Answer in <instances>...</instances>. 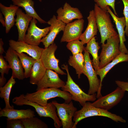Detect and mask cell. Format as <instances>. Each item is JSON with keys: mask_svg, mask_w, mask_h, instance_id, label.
I'll use <instances>...</instances> for the list:
<instances>
[{"mask_svg": "<svg viewBox=\"0 0 128 128\" xmlns=\"http://www.w3.org/2000/svg\"><path fill=\"white\" fill-rule=\"evenodd\" d=\"M24 96L31 101L42 106L46 105L49 99L56 97L63 99L67 103L72 100V95L68 92L52 87L43 89L32 93H27L25 95L24 94Z\"/></svg>", "mask_w": 128, "mask_h": 128, "instance_id": "obj_1", "label": "cell"}, {"mask_svg": "<svg viewBox=\"0 0 128 128\" xmlns=\"http://www.w3.org/2000/svg\"><path fill=\"white\" fill-rule=\"evenodd\" d=\"M12 102L18 106L25 105L32 106L34 108L40 117H48L52 119L55 128H60L62 126L61 121L56 113V107L52 102L48 103L45 106L41 105L27 100L24 97V94H22L14 97L12 100Z\"/></svg>", "mask_w": 128, "mask_h": 128, "instance_id": "obj_2", "label": "cell"}, {"mask_svg": "<svg viewBox=\"0 0 128 128\" xmlns=\"http://www.w3.org/2000/svg\"><path fill=\"white\" fill-rule=\"evenodd\" d=\"M96 116L107 117L117 122L125 123L126 122V120L120 116L94 106L91 103L87 101L80 110L75 112L73 119L74 122L73 128H76L77 124L82 120L88 117Z\"/></svg>", "mask_w": 128, "mask_h": 128, "instance_id": "obj_3", "label": "cell"}, {"mask_svg": "<svg viewBox=\"0 0 128 128\" xmlns=\"http://www.w3.org/2000/svg\"><path fill=\"white\" fill-rule=\"evenodd\" d=\"M94 11L98 29L100 33L102 44L106 40L118 34L114 27L109 13L101 9L96 3Z\"/></svg>", "mask_w": 128, "mask_h": 128, "instance_id": "obj_4", "label": "cell"}, {"mask_svg": "<svg viewBox=\"0 0 128 128\" xmlns=\"http://www.w3.org/2000/svg\"><path fill=\"white\" fill-rule=\"evenodd\" d=\"M62 68L66 71L67 78L65 85L61 89L71 95L72 100L78 102L82 106L87 101H94L96 100V93L91 95L86 94L74 82L69 74L67 65L63 64Z\"/></svg>", "mask_w": 128, "mask_h": 128, "instance_id": "obj_5", "label": "cell"}, {"mask_svg": "<svg viewBox=\"0 0 128 128\" xmlns=\"http://www.w3.org/2000/svg\"><path fill=\"white\" fill-rule=\"evenodd\" d=\"M107 40L106 44L101 45L102 49L99 56L100 69L104 67L121 53L119 49L120 39L118 34Z\"/></svg>", "mask_w": 128, "mask_h": 128, "instance_id": "obj_6", "label": "cell"}, {"mask_svg": "<svg viewBox=\"0 0 128 128\" xmlns=\"http://www.w3.org/2000/svg\"><path fill=\"white\" fill-rule=\"evenodd\" d=\"M84 52L85 62L83 74L87 77L89 82V88L87 94L91 95L97 92L96 98H98L102 96L101 93L102 86L100 80L98 78L92 66L89 53L85 50Z\"/></svg>", "mask_w": 128, "mask_h": 128, "instance_id": "obj_7", "label": "cell"}, {"mask_svg": "<svg viewBox=\"0 0 128 128\" xmlns=\"http://www.w3.org/2000/svg\"><path fill=\"white\" fill-rule=\"evenodd\" d=\"M52 102L55 106L59 119L62 123L63 128H73L74 122L72 121L77 108L74 105L72 101L69 103H58L56 101Z\"/></svg>", "mask_w": 128, "mask_h": 128, "instance_id": "obj_8", "label": "cell"}, {"mask_svg": "<svg viewBox=\"0 0 128 128\" xmlns=\"http://www.w3.org/2000/svg\"><path fill=\"white\" fill-rule=\"evenodd\" d=\"M125 92L118 87L111 92L99 97L91 104L94 106L108 111L120 102Z\"/></svg>", "mask_w": 128, "mask_h": 128, "instance_id": "obj_9", "label": "cell"}, {"mask_svg": "<svg viewBox=\"0 0 128 128\" xmlns=\"http://www.w3.org/2000/svg\"><path fill=\"white\" fill-rule=\"evenodd\" d=\"M57 46L54 42L48 47L44 49L40 59L46 69L54 70L62 75L67 74L60 69L59 65V60L55 57V53Z\"/></svg>", "mask_w": 128, "mask_h": 128, "instance_id": "obj_10", "label": "cell"}, {"mask_svg": "<svg viewBox=\"0 0 128 128\" xmlns=\"http://www.w3.org/2000/svg\"><path fill=\"white\" fill-rule=\"evenodd\" d=\"M37 20L33 18L30 22L29 27L25 35L24 42L28 44L38 46L41 39L45 37L49 32L50 27L41 29L36 25Z\"/></svg>", "mask_w": 128, "mask_h": 128, "instance_id": "obj_11", "label": "cell"}, {"mask_svg": "<svg viewBox=\"0 0 128 128\" xmlns=\"http://www.w3.org/2000/svg\"><path fill=\"white\" fill-rule=\"evenodd\" d=\"M84 23V20L82 18L66 24L60 41L68 42L79 40L82 33Z\"/></svg>", "mask_w": 128, "mask_h": 128, "instance_id": "obj_12", "label": "cell"}, {"mask_svg": "<svg viewBox=\"0 0 128 128\" xmlns=\"http://www.w3.org/2000/svg\"><path fill=\"white\" fill-rule=\"evenodd\" d=\"M4 58L8 62L12 69V76L13 78L19 80H22L25 78L22 63L15 51L9 47Z\"/></svg>", "mask_w": 128, "mask_h": 128, "instance_id": "obj_13", "label": "cell"}, {"mask_svg": "<svg viewBox=\"0 0 128 128\" xmlns=\"http://www.w3.org/2000/svg\"><path fill=\"white\" fill-rule=\"evenodd\" d=\"M9 44L10 47L17 53H26L36 60L40 59L44 49L38 46L28 44L24 41H16L12 39L9 40Z\"/></svg>", "mask_w": 128, "mask_h": 128, "instance_id": "obj_14", "label": "cell"}, {"mask_svg": "<svg viewBox=\"0 0 128 128\" xmlns=\"http://www.w3.org/2000/svg\"><path fill=\"white\" fill-rule=\"evenodd\" d=\"M47 23L50 25V30L48 34L41 41L44 48L48 47L54 42L57 35L61 31H64L66 25L65 23L58 19L54 15Z\"/></svg>", "mask_w": 128, "mask_h": 128, "instance_id": "obj_15", "label": "cell"}, {"mask_svg": "<svg viewBox=\"0 0 128 128\" xmlns=\"http://www.w3.org/2000/svg\"><path fill=\"white\" fill-rule=\"evenodd\" d=\"M66 84L59 78L57 73L50 69H47L41 79L37 85L36 91L49 88H62Z\"/></svg>", "mask_w": 128, "mask_h": 128, "instance_id": "obj_16", "label": "cell"}, {"mask_svg": "<svg viewBox=\"0 0 128 128\" xmlns=\"http://www.w3.org/2000/svg\"><path fill=\"white\" fill-rule=\"evenodd\" d=\"M57 18L66 24L71 22L73 19L83 18L82 14L77 8L72 7L65 2L63 8L60 7L57 10Z\"/></svg>", "mask_w": 128, "mask_h": 128, "instance_id": "obj_17", "label": "cell"}, {"mask_svg": "<svg viewBox=\"0 0 128 128\" xmlns=\"http://www.w3.org/2000/svg\"><path fill=\"white\" fill-rule=\"evenodd\" d=\"M15 24L18 32V41H24L26 32L33 18L23 12L19 8L16 13Z\"/></svg>", "mask_w": 128, "mask_h": 128, "instance_id": "obj_18", "label": "cell"}, {"mask_svg": "<svg viewBox=\"0 0 128 128\" xmlns=\"http://www.w3.org/2000/svg\"><path fill=\"white\" fill-rule=\"evenodd\" d=\"M107 11L112 17L113 22L115 23L118 31L120 39L119 49L121 53L128 54V50L124 44L126 41L125 36V31L124 29L126 26V23L124 17H118L114 14L109 6L107 7Z\"/></svg>", "mask_w": 128, "mask_h": 128, "instance_id": "obj_19", "label": "cell"}, {"mask_svg": "<svg viewBox=\"0 0 128 128\" xmlns=\"http://www.w3.org/2000/svg\"><path fill=\"white\" fill-rule=\"evenodd\" d=\"M88 21L87 27L81 35L79 40L84 44H87L97 34L98 28L96 24L94 10H91L87 17Z\"/></svg>", "mask_w": 128, "mask_h": 128, "instance_id": "obj_20", "label": "cell"}, {"mask_svg": "<svg viewBox=\"0 0 128 128\" xmlns=\"http://www.w3.org/2000/svg\"><path fill=\"white\" fill-rule=\"evenodd\" d=\"M19 7L13 4L10 5L9 7H7L0 3V11L4 17L6 33L9 32L14 25L15 20L14 17Z\"/></svg>", "mask_w": 128, "mask_h": 128, "instance_id": "obj_21", "label": "cell"}, {"mask_svg": "<svg viewBox=\"0 0 128 128\" xmlns=\"http://www.w3.org/2000/svg\"><path fill=\"white\" fill-rule=\"evenodd\" d=\"M35 116L34 111L30 109L17 110L14 108H0V117H6L8 119H21L35 117Z\"/></svg>", "mask_w": 128, "mask_h": 128, "instance_id": "obj_22", "label": "cell"}, {"mask_svg": "<svg viewBox=\"0 0 128 128\" xmlns=\"http://www.w3.org/2000/svg\"><path fill=\"white\" fill-rule=\"evenodd\" d=\"M12 1L13 5L22 7L26 14L36 19L40 23H47L37 13L34 8V3L33 0H12Z\"/></svg>", "mask_w": 128, "mask_h": 128, "instance_id": "obj_23", "label": "cell"}, {"mask_svg": "<svg viewBox=\"0 0 128 128\" xmlns=\"http://www.w3.org/2000/svg\"><path fill=\"white\" fill-rule=\"evenodd\" d=\"M98 43L96 41L95 37L92 38L87 43L85 50L92 55L93 59L92 64L96 71L100 68L99 57L98 52L100 48Z\"/></svg>", "mask_w": 128, "mask_h": 128, "instance_id": "obj_24", "label": "cell"}, {"mask_svg": "<svg viewBox=\"0 0 128 128\" xmlns=\"http://www.w3.org/2000/svg\"><path fill=\"white\" fill-rule=\"evenodd\" d=\"M128 61V54L121 53L114 59L103 68L96 71L97 75L100 78L101 84L102 86V82L104 78L109 71L115 65L119 63Z\"/></svg>", "mask_w": 128, "mask_h": 128, "instance_id": "obj_25", "label": "cell"}, {"mask_svg": "<svg viewBox=\"0 0 128 128\" xmlns=\"http://www.w3.org/2000/svg\"><path fill=\"white\" fill-rule=\"evenodd\" d=\"M46 69L40 59L36 60L32 67L29 77L30 83L37 85L44 75Z\"/></svg>", "mask_w": 128, "mask_h": 128, "instance_id": "obj_26", "label": "cell"}, {"mask_svg": "<svg viewBox=\"0 0 128 128\" xmlns=\"http://www.w3.org/2000/svg\"><path fill=\"white\" fill-rule=\"evenodd\" d=\"M16 83L14 78L11 76L7 83L3 87H0V97L4 100L5 109L14 108V106L10 105L9 98L11 89Z\"/></svg>", "mask_w": 128, "mask_h": 128, "instance_id": "obj_27", "label": "cell"}, {"mask_svg": "<svg viewBox=\"0 0 128 128\" xmlns=\"http://www.w3.org/2000/svg\"><path fill=\"white\" fill-rule=\"evenodd\" d=\"M69 64L75 69L78 78L83 73L85 59L82 53L70 56L68 61Z\"/></svg>", "mask_w": 128, "mask_h": 128, "instance_id": "obj_28", "label": "cell"}, {"mask_svg": "<svg viewBox=\"0 0 128 128\" xmlns=\"http://www.w3.org/2000/svg\"><path fill=\"white\" fill-rule=\"evenodd\" d=\"M17 53L24 70L25 78H29L32 67L36 60L28 56L23 52Z\"/></svg>", "mask_w": 128, "mask_h": 128, "instance_id": "obj_29", "label": "cell"}, {"mask_svg": "<svg viewBox=\"0 0 128 128\" xmlns=\"http://www.w3.org/2000/svg\"><path fill=\"white\" fill-rule=\"evenodd\" d=\"M33 117L21 119L25 128H48L47 125L41 119Z\"/></svg>", "mask_w": 128, "mask_h": 128, "instance_id": "obj_30", "label": "cell"}, {"mask_svg": "<svg viewBox=\"0 0 128 128\" xmlns=\"http://www.w3.org/2000/svg\"><path fill=\"white\" fill-rule=\"evenodd\" d=\"M79 40H76L70 41L68 42L67 45V48L71 52L73 55L82 53L85 50L84 44Z\"/></svg>", "mask_w": 128, "mask_h": 128, "instance_id": "obj_31", "label": "cell"}, {"mask_svg": "<svg viewBox=\"0 0 128 128\" xmlns=\"http://www.w3.org/2000/svg\"><path fill=\"white\" fill-rule=\"evenodd\" d=\"M97 5L101 9L105 11H107V7L110 6L114 11V14L117 15L115 8V0H93Z\"/></svg>", "mask_w": 128, "mask_h": 128, "instance_id": "obj_32", "label": "cell"}, {"mask_svg": "<svg viewBox=\"0 0 128 128\" xmlns=\"http://www.w3.org/2000/svg\"><path fill=\"white\" fill-rule=\"evenodd\" d=\"M7 128H25L21 119L7 118Z\"/></svg>", "mask_w": 128, "mask_h": 128, "instance_id": "obj_33", "label": "cell"}, {"mask_svg": "<svg viewBox=\"0 0 128 128\" xmlns=\"http://www.w3.org/2000/svg\"><path fill=\"white\" fill-rule=\"evenodd\" d=\"M10 67L5 60L2 55H0V72L1 77H4V74H8Z\"/></svg>", "mask_w": 128, "mask_h": 128, "instance_id": "obj_34", "label": "cell"}, {"mask_svg": "<svg viewBox=\"0 0 128 128\" xmlns=\"http://www.w3.org/2000/svg\"><path fill=\"white\" fill-rule=\"evenodd\" d=\"M121 0L124 6L123 14L126 23V26L125 30V34L127 36H128V0Z\"/></svg>", "mask_w": 128, "mask_h": 128, "instance_id": "obj_35", "label": "cell"}, {"mask_svg": "<svg viewBox=\"0 0 128 128\" xmlns=\"http://www.w3.org/2000/svg\"><path fill=\"white\" fill-rule=\"evenodd\" d=\"M115 82L118 87L125 91H128V82L116 80Z\"/></svg>", "mask_w": 128, "mask_h": 128, "instance_id": "obj_36", "label": "cell"}, {"mask_svg": "<svg viewBox=\"0 0 128 128\" xmlns=\"http://www.w3.org/2000/svg\"><path fill=\"white\" fill-rule=\"evenodd\" d=\"M4 42L1 38L0 39V55H2L5 51L3 47Z\"/></svg>", "mask_w": 128, "mask_h": 128, "instance_id": "obj_37", "label": "cell"}, {"mask_svg": "<svg viewBox=\"0 0 128 128\" xmlns=\"http://www.w3.org/2000/svg\"><path fill=\"white\" fill-rule=\"evenodd\" d=\"M6 79L4 77L0 76V87L4 86L6 82Z\"/></svg>", "mask_w": 128, "mask_h": 128, "instance_id": "obj_38", "label": "cell"}, {"mask_svg": "<svg viewBox=\"0 0 128 128\" xmlns=\"http://www.w3.org/2000/svg\"><path fill=\"white\" fill-rule=\"evenodd\" d=\"M1 12L0 13V21L2 24L3 26L4 27H5V20L2 15Z\"/></svg>", "mask_w": 128, "mask_h": 128, "instance_id": "obj_39", "label": "cell"}, {"mask_svg": "<svg viewBox=\"0 0 128 128\" xmlns=\"http://www.w3.org/2000/svg\"><path fill=\"white\" fill-rule=\"evenodd\" d=\"M40 2H41L42 1V0H38Z\"/></svg>", "mask_w": 128, "mask_h": 128, "instance_id": "obj_40", "label": "cell"}]
</instances>
